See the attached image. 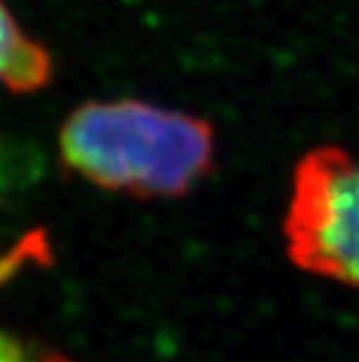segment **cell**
I'll return each instance as SVG.
<instances>
[{
    "mask_svg": "<svg viewBox=\"0 0 359 362\" xmlns=\"http://www.w3.org/2000/svg\"><path fill=\"white\" fill-rule=\"evenodd\" d=\"M215 143L208 119L138 98L87 101L59 131L68 171L133 199L189 194L215 166Z\"/></svg>",
    "mask_w": 359,
    "mask_h": 362,
    "instance_id": "6da1fadb",
    "label": "cell"
},
{
    "mask_svg": "<svg viewBox=\"0 0 359 362\" xmlns=\"http://www.w3.org/2000/svg\"><path fill=\"white\" fill-rule=\"evenodd\" d=\"M282 234L296 269L359 288V155L317 145L296 161Z\"/></svg>",
    "mask_w": 359,
    "mask_h": 362,
    "instance_id": "7a4b0ae2",
    "label": "cell"
},
{
    "mask_svg": "<svg viewBox=\"0 0 359 362\" xmlns=\"http://www.w3.org/2000/svg\"><path fill=\"white\" fill-rule=\"evenodd\" d=\"M54 59L49 49L30 37L0 0V87L10 94H35L49 87Z\"/></svg>",
    "mask_w": 359,
    "mask_h": 362,
    "instance_id": "3957f363",
    "label": "cell"
},
{
    "mask_svg": "<svg viewBox=\"0 0 359 362\" xmlns=\"http://www.w3.org/2000/svg\"><path fill=\"white\" fill-rule=\"evenodd\" d=\"M0 362H73L51 346L0 327Z\"/></svg>",
    "mask_w": 359,
    "mask_h": 362,
    "instance_id": "277c9868",
    "label": "cell"
}]
</instances>
